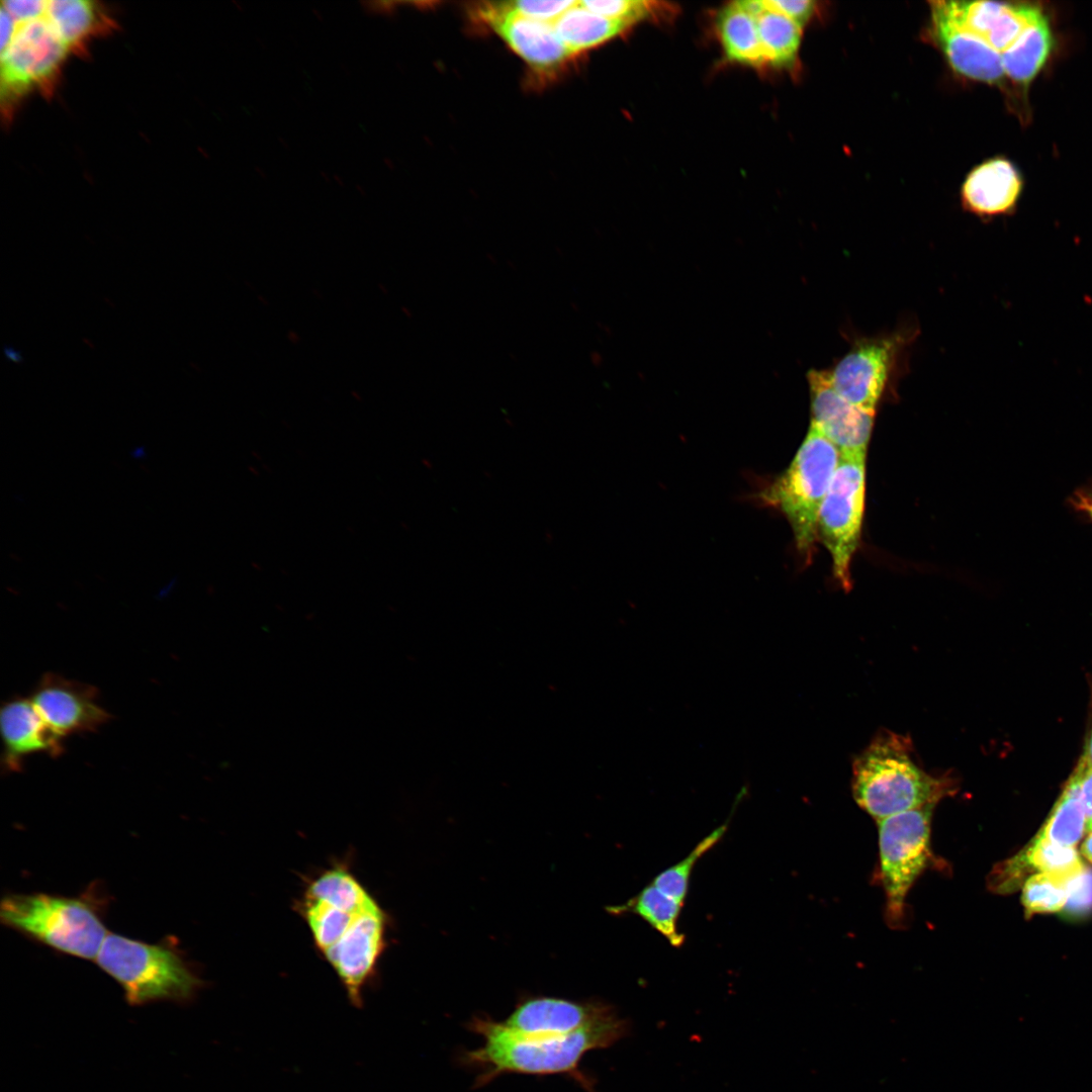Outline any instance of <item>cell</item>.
I'll list each match as a JSON object with an SVG mask.
<instances>
[{
	"label": "cell",
	"mask_w": 1092,
	"mask_h": 1092,
	"mask_svg": "<svg viewBox=\"0 0 1092 1092\" xmlns=\"http://www.w3.org/2000/svg\"><path fill=\"white\" fill-rule=\"evenodd\" d=\"M1082 852L1092 862V831L1082 845Z\"/></svg>",
	"instance_id": "74e56055"
},
{
	"label": "cell",
	"mask_w": 1092,
	"mask_h": 1092,
	"mask_svg": "<svg viewBox=\"0 0 1092 1092\" xmlns=\"http://www.w3.org/2000/svg\"><path fill=\"white\" fill-rule=\"evenodd\" d=\"M3 924L56 951L96 960L109 933L91 893L67 897L47 893L8 894L0 904Z\"/></svg>",
	"instance_id": "3957f363"
},
{
	"label": "cell",
	"mask_w": 1092,
	"mask_h": 1092,
	"mask_svg": "<svg viewBox=\"0 0 1092 1092\" xmlns=\"http://www.w3.org/2000/svg\"><path fill=\"white\" fill-rule=\"evenodd\" d=\"M715 32L727 61L736 65L762 69L766 66L755 13L745 0L721 7L714 19Z\"/></svg>",
	"instance_id": "d6986e66"
},
{
	"label": "cell",
	"mask_w": 1092,
	"mask_h": 1092,
	"mask_svg": "<svg viewBox=\"0 0 1092 1092\" xmlns=\"http://www.w3.org/2000/svg\"><path fill=\"white\" fill-rule=\"evenodd\" d=\"M579 4L606 18L631 24L669 17L674 8L670 4L648 0H583Z\"/></svg>",
	"instance_id": "4316f807"
},
{
	"label": "cell",
	"mask_w": 1092,
	"mask_h": 1092,
	"mask_svg": "<svg viewBox=\"0 0 1092 1092\" xmlns=\"http://www.w3.org/2000/svg\"><path fill=\"white\" fill-rule=\"evenodd\" d=\"M3 354L5 358L10 362L19 364L23 361V357L20 351L11 345H4Z\"/></svg>",
	"instance_id": "d590c367"
},
{
	"label": "cell",
	"mask_w": 1092,
	"mask_h": 1092,
	"mask_svg": "<svg viewBox=\"0 0 1092 1092\" xmlns=\"http://www.w3.org/2000/svg\"><path fill=\"white\" fill-rule=\"evenodd\" d=\"M475 10L478 17L536 73L551 75L573 58L552 23L498 12L487 2L479 4Z\"/></svg>",
	"instance_id": "7c38bea8"
},
{
	"label": "cell",
	"mask_w": 1092,
	"mask_h": 1092,
	"mask_svg": "<svg viewBox=\"0 0 1092 1092\" xmlns=\"http://www.w3.org/2000/svg\"><path fill=\"white\" fill-rule=\"evenodd\" d=\"M1022 178L1007 159L993 158L974 168L962 187L965 209L983 217L1010 213L1021 194Z\"/></svg>",
	"instance_id": "e0dca14e"
},
{
	"label": "cell",
	"mask_w": 1092,
	"mask_h": 1092,
	"mask_svg": "<svg viewBox=\"0 0 1092 1092\" xmlns=\"http://www.w3.org/2000/svg\"><path fill=\"white\" fill-rule=\"evenodd\" d=\"M934 39L952 69L974 81L1000 85L1006 79L1001 55L964 28L949 13L944 1L931 3Z\"/></svg>",
	"instance_id": "4fadbf2b"
},
{
	"label": "cell",
	"mask_w": 1092,
	"mask_h": 1092,
	"mask_svg": "<svg viewBox=\"0 0 1092 1092\" xmlns=\"http://www.w3.org/2000/svg\"><path fill=\"white\" fill-rule=\"evenodd\" d=\"M745 2L755 13L766 66L792 70L798 61L803 28L782 13L764 6L762 0Z\"/></svg>",
	"instance_id": "44dd1931"
},
{
	"label": "cell",
	"mask_w": 1092,
	"mask_h": 1092,
	"mask_svg": "<svg viewBox=\"0 0 1092 1092\" xmlns=\"http://www.w3.org/2000/svg\"><path fill=\"white\" fill-rule=\"evenodd\" d=\"M726 830L727 823L716 828L702 839L684 859L657 875L651 884L665 895L684 904L695 864L721 840Z\"/></svg>",
	"instance_id": "484cf974"
},
{
	"label": "cell",
	"mask_w": 1092,
	"mask_h": 1092,
	"mask_svg": "<svg viewBox=\"0 0 1092 1092\" xmlns=\"http://www.w3.org/2000/svg\"><path fill=\"white\" fill-rule=\"evenodd\" d=\"M1085 827L1079 779L1074 770L1038 834L1058 844L1074 846L1082 838Z\"/></svg>",
	"instance_id": "cb8c5ba5"
},
{
	"label": "cell",
	"mask_w": 1092,
	"mask_h": 1092,
	"mask_svg": "<svg viewBox=\"0 0 1092 1092\" xmlns=\"http://www.w3.org/2000/svg\"><path fill=\"white\" fill-rule=\"evenodd\" d=\"M764 6L782 13L802 28L816 12V2L811 0H762Z\"/></svg>",
	"instance_id": "4dcf8cb0"
},
{
	"label": "cell",
	"mask_w": 1092,
	"mask_h": 1092,
	"mask_svg": "<svg viewBox=\"0 0 1092 1092\" xmlns=\"http://www.w3.org/2000/svg\"><path fill=\"white\" fill-rule=\"evenodd\" d=\"M46 6L47 1L40 0H8L1 2V7L16 23L43 16Z\"/></svg>",
	"instance_id": "1f68e13d"
},
{
	"label": "cell",
	"mask_w": 1092,
	"mask_h": 1092,
	"mask_svg": "<svg viewBox=\"0 0 1092 1092\" xmlns=\"http://www.w3.org/2000/svg\"><path fill=\"white\" fill-rule=\"evenodd\" d=\"M1073 503H1074L1075 507L1078 510L1086 513L1087 516L1092 521V493L1091 492L1076 493Z\"/></svg>",
	"instance_id": "e575fe53"
},
{
	"label": "cell",
	"mask_w": 1092,
	"mask_h": 1092,
	"mask_svg": "<svg viewBox=\"0 0 1092 1092\" xmlns=\"http://www.w3.org/2000/svg\"><path fill=\"white\" fill-rule=\"evenodd\" d=\"M612 1011L613 1009L604 1003H580L541 997L518 1005L502 1024L522 1035L565 1034L574 1032Z\"/></svg>",
	"instance_id": "2e32d148"
},
{
	"label": "cell",
	"mask_w": 1092,
	"mask_h": 1092,
	"mask_svg": "<svg viewBox=\"0 0 1092 1092\" xmlns=\"http://www.w3.org/2000/svg\"><path fill=\"white\" fill-rule=\"evenodd\" d=\"M69 50L44 16L16 23L1 51V105L10 114L16 101L35 89L49 94Z\"/></svg>",
	"instance_id": "9c48e42d"
},
{
	"label": "cell",
	"mask_w": 1092,
	"mask_h": 1092,
	"mask_svg": "<svg viewBox=\"0 0 1092 1092\" xmlns=\"http://www.w3.org/2000/svg\"><path fill=\"white\" fill-rule=\"evenodd\" d=\"M1067 902L1064 907L1070 915L1078 916L1092 910V870L1085 868L1066 882Z\"/></svg>",
	"instance_id": "f546056e"
},
{
	"label": "cell",
	"mask_w": 1092,
	"mask_h": 1092,
	"mask_svg": "<svg viewBox=\"0 0 1092 1092\" xmlns=\"http://www.w3.org/2000/svg\"><path fill=\"white\" fill-rule=\"evenodd\" d=\"M908 737L892 732L876 736L854 759L851 790L855 803L877 821L936 805L954 793L947 777H933L911 757Z\"/></svg>",
	"instance_id": "7a4b0ae2"
},
{
	"label": "cell",
	"mask_w": 1092,
	"mask_h": 1092,
	"mask_svg": "<svg viewBox=\"0 0 1092 1092\" xmlns=\"http://www.w3.org/2000/svg\"><path fill=\"white\" fill-rule=\"evenodd\" d=\"M97 698L95 687L48 672L30 700L43 720L64 737L94 732L110 720L111 715Z\"/></svg>",
	"instance_id": "30bf717a"
},
{
	"label": "cell",
	"mask_w": 1092,
	"mask_h": 1092,
	"mask_svg": "<svg viewBox=\"0 0 1092 1092\" xmlns=\"http://www.w3.org/2000/svg\"><path fill=\"white\" fill-rule=\"evenodd\" d=\"M1024 869H1032L1063 881L1076 876L1084 864L1074 846H1066L1037 834L1028 847L1016 855Z\"/></svg>",
	"instance_id": "d4e9b609"
},
{
	"label": "cell",
	"mask_w": 1092,
	"mask_h": 1092,
	"mask_svg": "<svg viewBox=\"0 0 1092 1092\" xmlns=\"http://www.w3.org/2000/svg\"><path fill=\"white\" fill-rule=\"evenodd\" d=\"M96 963L123 989L127 1002L191 1001L202 987L200 977L179 950L109 932Z\"/></svg>",
	"instance_id": "277c9868"
},
{
	"label": "cell",
	"mask_w": 1092,
	"mask_h": 1092,
	"mask_svg": "<svg viewBox=\"0 0 1092 1092\" xmlns=\"http://www.w3.org/2000/svg\"><path fill=\"white\" fill-rule=\"evenodd\" d=\"M0 22H1V51L4 50L10 42L15 28L16 22L12 17L1 7L0 9Z\"/></svg>",
	"instance_id": "836d02e7"
},
{
	"label": "cell",
	"mask_w": 1092,
	"mask_h": 1092,
	"mask_svg": "<svg viewBox=\"0 0 1092 1092\" xmlns=\"http://www.w3.org/2000/svg\"><path fill=\"white\" fill-rule=\"evenodd\" d=\"M576 1H505L487 2L494 10L504 13L552 23Z\"/></svg>",
	"instance_id": "f1b7e54d"
},
{
	"label": "cell",
	"mask_w": 1092,
	"mask_h": 1092,
	"mask_svg": "<svg viewBox=\"0 0 1092 1092\" xmlns=\"http://www.w3.org/2000/svg\"><path fill=\"white\" fill-rule=\"evenodd\" d=\"M951 16L967 30L1002 55L1043 12L1027 3L944 1Z\"/></svg>",
	"instance_id": "5bb4252c"
},
{
	"label": "cell",
	"mask_w": 1092,
	"mask_h": 1092,
	"mask_svg": "<svg viewBox=\"0 0 1092 1092\" xmlns=\"http://www.w3.org/2000/svg\"><path fill=\"white\" fill-rule=\"evenodd\" d=\"M811 426L831 441L839 452L867 453L876 413L847 401L833 387L827 369L807 373Z\"/></svg>",
	"instance_id": "8fae6325"
},
{
	"label": "cell",
	"mask_w": 1092,
	"mask_h": 1092,
	"mask_svg": "<svg viewBox=\"0 0 1092 1092\" xmlns=\"http://www.w3.org/2000/svg\"><path fill=\"white\" fill-rule=\"evenodd\" d=\"M552 25L573 57L597 48L627 31L631 24L606 18L582 7L578 1Z\"/></svg>",
	"instance_id": "7402d4cb"
},
{
	"label": "cell",
	"mask_w": 1092,
	"mask_h": 1092,
	"mask_svg": "<svg viewBox=\"0 0 1092 1092\" xmlns=\"http://www.w3.org/2000/svg\"><path fill=\"white\" fill-rule=\"evenodd\" d=\"M1053 42L1051 25L1042 12L1001 55L1005 78L1026 90L1046 63Z\"/></svg>",
	"instance_id": "ffe728a7"
},
{
	"label": "cell",
	"mask_w": 1092,
	"mask_h": 1092,
	"mask_svg": "<svg viewBox=\"0 0 1092 1092\" xmlns=\"http://www.w3.org/2000/svg\"><path fill=\"white\" fill-rule=\"evenodd\" d=\"M1080 785L1081 802L1086 819V830L1092 831V767L1082 758L1075 769Z\"/></svg>",
	"instance_id": "d6a6232c"
},
{
	"label": "cell",
	"mask_w": 1092,
	"mask_h": 1092,
	"mask_svg": "<svg viewBox=\"0 0 1092 1092\" xmlns=\"http://www.w3.org/2000/svg\"><path fill=\"white\" fill-rule=\"evenodd\" d=\"M840 452L810 425L787 469L758 493L789 522L798 552L809 561L818 540V517L838 465Z\"/></svg>",
	"instance_id": "5b68a950"
},
{
	"label": "cell",
	"mask_w": 1092,
	"mask_h": 1092,
	"mask_svg": "<svg viewBox=\"0 0 1092 1092\" xmlns=\"http://www.w3.org/2000/svg\"><path fill=\"white\" fill-rule=\"evenodd\" d=\"M866 454L840 452L818 517V540L830 553L833 575L845 590L851 587L850 566L861 536Z\"/></svg>",
	"instance_id": "ba28073f"
},
{
	"label": "cell",
	"mask_w": 1092,
	"mask_h": 1092,
	"mask_svg": "<svg viewBox=\"0 0 1092 1092\" xmlns=\"http://www.w3.org/2000/svg\"><path fill=\"white\" fill-rule=\"evenodd\" d=\"M1066 882L1046 874L1031 876L1024 884L1021 901L1026 914L1053 913L1067 902Z\"/></svg>",
	"instance_id": "83f0119b"
},
{
	"label": "cell",
	"mask_w": 1092,
	"mask_h": 1092,
	"mask_svg": "<svg viewBox=\"0 0 1092 1092\" xmlns=\"http://www.w3.org/2000/svg\"><path fill=\"white\" fill-rule=\"evenodd\" d=\"M2 768L17 770L35 753L56 757L64 751L63 737L40 716L30 699L14 698L0 709Z\"/></svg>",
	"instance_id": "9a60e30c"
},
{
	"label": "cell",
	"mask_w": 1092,
	"mask_h": 1092,
	"mask_svg": "<svg viewBox=\"0 0 1092 1092\" xmlns=\"http://www.w3.org/2000/svg\"><path fill=\"white\" fill-rule=\"evenodd\" d=\"M917 333L909 327L855 336L847 352L827 369L835 390L855 406L876 413L906 372L907 352Z\"/></svg>",
	"instance_id": "8992f818"
},
{
	"label": "cell",
	"mask_w": 1092,
	"mask_h": 1092,
	"mask_svg": "<svg viewBox=\"0 0 1092 1092\" xmlns=\"http://www.w3.org/2000/svg\"><path fill=\"white\" fill-rule=\"evenodd\" d=\"M934 807L928 805L877 821L880 875L886 895V917L892 927L904 922L906 897L932 859L930 831Z\"/></svg>",
	"instance_id": "52a82bcc"
},
{
	"label": "cell",
	"mask_w": 1092,
	"mask_h": 1092,
	"mask_svg": "<svg viewBox=\"0 0 1092 1092\" xmlns=\"http://www.w3.org/2000/svg\"><path fill=\"white\" fill-rule=\"evenodd\" d=\"M470 1028L481 1035L483 1044L467 1053L466 1061L484 1069L481 1082L503 1073L548 1075L575 1071L583 1055L608 1048L628 1030L615 1011L593 1023L565 1034L522 1035L502 1022L476 1018Z\"/></svg>",
	"instance_id": "6da1fadb"
},
{
	"label": "cell",
	"mask_w": 1092,
	"mask_h": 1092,
	"mask_svg": "<svg viewBox=\"0 0 1092 1092\" xmlns=\"http://www.w3.org/2000/svg\"><path fill=\"white\" fill-rule=\"evenodd\" d=\"M682 903L662 893L653 884L643 888L624 905L613 908L615 913L631 912L639 915L675 947L685 941L678 930V918Z\"/></svg>",
	"instance_id": "603a6c76"
},
{
	"label": "cell",
	"mask_w": 1092,
	"mask_h": 1092,
	"mask_svg": "<svg viewBox=\"0 0 1092 1092\" xmlns=\"http://www.w3.org/2000/svg\"><path fill=\"white\" fill-rule=\"evenodd\" d=\"M1082 759L1090 767H1092V720H1091V726H1090V729H1089V732H1088V735H1087V738H1086L1085 748H1084V753H1083Z\"/></svg>",
	"instance_id": "8d00e7d4"
},
{
	"label": "cell",
	"mask_w": 1092,
	"mask_h": 1092,
	"mask_svg": "<svg viewBox=\"0 0 1092 1092\" xmlns=\"http://www.w3.org/2000/svg\"><path fill=\"white\" fill-rule=\"evenodd\" d=\"M43 16L53 25L70 53L82 54L97 36L112 31L113 18L96 1L50 0Z\"/></svg>",
	"instance_id": "ac0fdd59"
},
{
	"label": "cell",
	"mask_w": 1092,
	"mask_h": 1092,
	"mask_svg": "<svg viewBox=\"0 0 1092 1092\" xmlns=\"http://www.w3.org/2000/svg\"><path fill=\"white\" fill-rule=\"evenodd\" d=\"M130 456L133 459H144L147 456V452L144 446H136L130 451Z\"/></svg>",
	"instance_id": "f35d334b"
}]
</instances>
